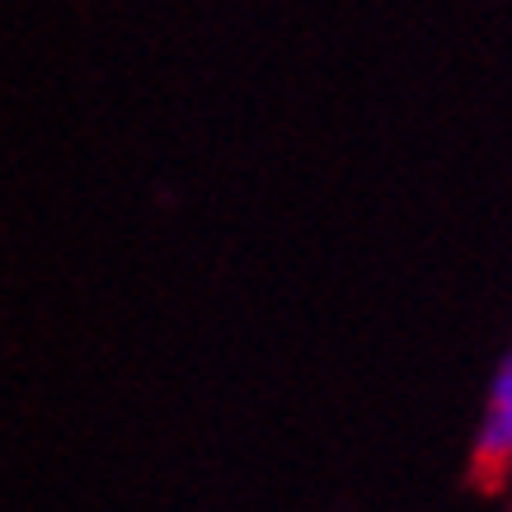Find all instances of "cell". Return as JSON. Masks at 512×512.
I'll return each instance as SVG.
<instances>
[{
  "mask_svg": "<svg viewBox=\"0 0 512 512\" xmlns=\"http://www.w3.org/2000/svg\"><path fill=\"white\" fill-rule=\"evenodd\" d=\"M475 466L484 475H503L512 466V357L498 367L494 390H489V414L475 437Z\"/></svg>",
  "mask_w": 512,
  "mask_h": 512,
  "instance_id": "cell-1",
  "label": "cell"
}]
</instances>
